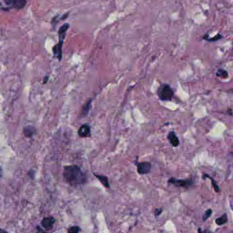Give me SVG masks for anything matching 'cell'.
<instances>
[{
    "mask_svg": "<svg viewBox=\"0 0 233 233\" xmlns=\"http://www.w3.org/2000/svg\"><path fill=\"white\" fill-rule=\"evenodd\" d=\"M80 228L79 226H72L68 230V233H79Z\"/></svg>",
    "mask_w": 233,
    "mask_h": 233,
    "instance_id": "obj_18",
    "label": "cell"
},
{
    "mask_svg": "<svg viewBox=\"0 0 233 233\" xmlns=\"http://www.w3.org/2000/svg\"><path fill=\"white\" fill-rule=\"evenodd\" d=\"M228 215H227L226 213H225L222 215L220 216V218L216 219L215 224L218 226H222L228 222Z\"/></svg>",
    "mask_w": 233,
    "mask_h": 233,
    "instance_id": "obj_12",
    "label": "cell"
},
{
    "mask_svg": "<svg viewBox=\"0 0 233 233\" xmlns=\"http://www.w3.org/2000/svg\"><path fill=\"white\" fill-rule=\"evenodd\" d=\"M212 213H213V210L211 209H207L206 211H205L203 216H202V221H207L208 219L210 218V216L211 215Z\"/></svg>",
    "mask_w": 233,
    "mask_h": 233,
    "instance_id": "obj_17",
    "label": "cell"
},
{
    "mask_svg": "<svg viewBox=\"0 0 233 233\" xmlns=\"http://www.w3.org/2000/svg\"><path fill=\"white\" fill-rule=\"evenodd\" d=\"M94 176L99 179V181L101 183V184L103 185L105 187L110 188L109 179H108L107 177L104 176V175H101V174H94Z\"/></svg>",
    "mask_w": 233,
    "mask_h": 233,
    "instance_id": "obj_10",
    "label": "cell"
},
{
    "mask_svg": "<svg viewBox=\"0 0 233 233\" xmlns=\"http://www.w3.org/2000/svg\"><path fill=\"white\" fill-rule=\"evenodd\" d=\"M198 233H202V231L201 228H199L198 229Z\"/></svg>",
    "mask_w": 233,
    "mask_h": 233,
    "instance_id": "obj_22",
    "label": "cell"
},
{
    "mask_svg": "<svg viewBox=\"0 0 233 233\" xmlns=\"http://www.w3.org/2000/svg\"><path fill=\"white\" fill-rule=\"evenodd\" d=\"M157 93L162 101H171L174 97V91L167 83L161 85Z\"/></svg>",
    "mask_w": 233,
    "mask_h": 233,
    "instance_id": "obj_3",
    "label": "cell"
},
{
    "mask_svg": "<svg viewBox=\"0 0 233 233\" xmlns=\"http://www.w3.org/2000/svg\"><path fill=\"white\" fill-rule=\"evenodd\" d=\"M162 211H163V209H162V208H160V209H155V217H158V216H159L162 213Z\"/></svg>",
    "mask_w": 233,
    "mask_h": 233,
    "instance_id": "obj_19",
    "label": "cell"
},
{
    "mask_svg": "<svg viewBox=\"0 0 233 233\" xmlns=\"http://www.w3.org/2000/svg\"><path fill=\"white\" fill-rule=\"evenodd\" d=\"M37 230H38L37 233H41V232H42V233H45V232H44L42 231V230H41L40 228H38Z\"/></svg>",
    "mask_w": 233,
    "mask_h": 233,
    "instance_id": "obj_20",
    "label": "cell"
},
{
    "mask_svg": "<svg viewBox=\"0 0 233 233\" xmlns=\"http://www.w3.org/2000/svg\"><path fill=\"white\" fill-rule=\"evenodd\" d=\"M169 184L173 185L174 186L176 187H184L188 189L189 187L192 186L193 185V181L191 179H178L174 178V177H171L169 179L168 181Z\"/></svg>",
    "mask_w": 233,
    "mask_h": 233,
    "instance_id": "obj_4",
    "label": "cell"
},
{
    "mask_svg": "<svg viewBox=\"0 0 233 233\" xmlns=\"http://www.w3.org/2000/svg\"><path fill=\"white\" fill-rule=\"evenodd\" d=\"M0 233H8V232H5V231H4V230H3V229L0 228Z\"/></svg>",
    "mask_w": 233,
    "mask_h": 233,
    "instance_id": "obj_21",
    "label": "cell"
},
{
    "mask_svg": "<svg viewBox=\"0 0 233 233\" xmlns=\"http://www.w3.org/2000/svg\"><path fill=\"white\" fill-rule=\"evenodd\" d=\"M35 133V128L32 126H26L23 129V134L27 138H31Z\"/></svg>",
    "mask_w": 233,
    "mask_h": 233,
    "instance_id": "obj_13",
    "label": "cell"
},
{
    "mask_svg": "<svg viewBox=\"0 0 233 233\" xmlns=\"http://www.w3.org/2000/svg\"><path fill=\"white\" fill-rule=\"evenodd\" d=\"M69 24L65 23L60 27L58 31V35H59V42L55 45L53 48V52H54V57H57L58 60L61 61L62 58V46L64 40L65 39L66 32L69 28Z\"/></svg>",
    "mask_w": 233,
    "mask_h": 233,
    "instance_id": "obj_2",
    "label": "cell"
},
{
    "mask_svg": "<svg viewBox=\"0 0 233 233\" xmlns=\"http://www.w3.org/2000/svg\"><path fill=\"white\" fill-rule=\"evenodd\" d=\"M78 134L81 138H88L91 136V130L89 125L83 124L78 130Z\"/></svg>",
    "mask_w": 233,
    "mask_h": 233,
    "instance_id": "obj_7",
    "label": "cell"
},
{
    "mask_svg": "<svg viewBox=\"0 0 233 233\" xmlns=\"http://www.w3.org/2000/svg\"><path fill=\"white\" fill-rule=\"evenodd\" d=\"M48 78H49V76H46V77L45 78V81H44V83H47V80H48Z\"/></svg>",
    "mask_w": 233,
    "mask_h": 233,
    "instance_id": "obj_23",
    "label": "cell"
},
{
    "mask_svg": "<svg viewBox=\"0 0 233 233\" xmlns=\"http://www.w3.org/2000/svg\"><path fill=\"white\" fill-rule=\"evenodd\" d=\"M1 168H0V177H1V175H2V174H1Z\"/></svg>",
    "mask_w": 233,
    "mask_h": 233,
    "instance_id": "obj_25",
    "label": "cell"
},
{
    "mask_svg": "<svg viewBox=\"0 0 233 233\" xmlns=\"http://www.w3.org/2000/svg\"><path fill=\"white\" fill-rule=\"evenodd\" d=\"M167 138L169 142L171 144V145L174 147H177L180 145V141L178 137H177L175 132L174 131H171L168 133L167 136Z\"/></svg>",
    "mask_w": 233,
    "mask_h": 233,
    "instance_id": "obj_8",
    "label": "cell"
},
{
    "mask_svg": "<svg viewBox=\"0 0 233 233\" xmlns=\"http://www.w3.org/2000/svg\"><path fill=\"white\" fill-rule=\"evenodd\" d=\"M205 178H209L210 181H211L212 185H213V188H214V190H215V192L218 193V192H220V187H219V185H217V182H216L211 177H210L209 174H204L203 176H202V179H204Z\"/></svg>",
    "mask_w": 233,
    "mask_h": 233,
    "instance_id": "obj_14",
    "label": "cell"
},
{
    "mask_svg": "<svg viewBox=\"0 0 233 233\" xmlns=\"http://www.w3.org/2000/svg\"><path fill=\"white\" fill-rule=\"evenodd\" d=\"M203 233H209V230H205L204 232Z\"/></svg>",
    "mask_w": 233,
    "mask_h": 233,
    "instance_id": "obj_24",
    "label": "cell"
},
{
    "mask_svg": "<svg viewBox=\"0 0 233 233\" xmlns=\"http://www.w3.org/2000/svg\"><path fill=\"white\" fill-rule=\"evenodd\" d=\"M91 106H92V100H90L86 102V104L84 105V106L82 107L81 116H86L90 111V110L91 109Z\"/></svg>",
    "mask_w": 233,
    "mask_h": 233,
    "instance_id": "obj_11",
    "label": "cell"
},
{
    "mask_svg": "<svg viewBox=\"0 0 233 233\" xmlns=\"http://www.w3.org/2000/svg\"><path fill=\"white\" fill-rule=\"evenodd\" d=\"M221 38H223V36L220 34H217V35H215V36L213 37V38H209V35L208 34H206L203 37L204 40H206L209 42H216L219 40H220V39H221Z\"/></svg>",
    "mask_w": 233,
    "mask_h": 233,
    "instance_id": "obj_15",
    "label": "cell"
},
{
    "mask_svg": "<svg viewBox=\"0 0 233 233\" xmlns=\"http://www.w3.org/2000/svg\"><path fill=\"white\" fill-rule=\"evenodd\" d=\"M63 176L65 181L73 186L83 185L87 181L86 174L77 165L64 166Z\"/></svg>",
    "mask_w": 233,
    "mask_h": 233,
    "instance_id": "obj_1",
    "label": "cell"
},
{
    "mask_svg": "<svg viewBox=\"0 0 233 233\" xmlns=\"http://www.w3.org/2000/svg\"><path fill=\"white\" fill-rule=\"evenodd\" d=\"M55 219L52 217L45 218L41 221V224L45 229H51L55 224Z\"/></svg>",
    "mask_w": 233,
    "mask_h": 233,
    "instance_id": "obj_9",
    "label": "cell"
},
{
    "mask_svg": "<svg viewBox=\"0 0 233 233\" xmlns=\"http://www.w3.org/2000/svg\"><path fill=\"white\" fill-rule=\"evenodd\" d=\"M152 165L148 162H142L137 164V171L140 174H146L151 173Z\"/></svg>",
    "mask_w": 233,
    "mask_h": 233,
    "instance_id": "obj_6",
    "label": "cell"
},
{
    "mask_svg": "<svg viewBox=\"0 0 233 233\" xmlns=\"http://www.w3.org/2000/svg\"><path fill=\"white\" fill-rule=\"evenodd\" d=\"M5 4L16 10H21L25 7L27 0H4Z\"/></svg>",
    "mask_w": 233,
    "mask_h": 233,
    "instance_id": "obj_5",
    "label": "cell"
},
{
    "mask_svg": "<svg viewBox=\"0 0 233 233\" xmlns=\"http://www.w3.org/2000/svg\"><path fill=\"white\" fill-rule=\"evenodd\" d=\"M216 75L218 77L222 78V79H226V78L228 77V72L224 70V69H218L217 73H216Z\"/></svg>",
    "mask_w": 233,
    "mask_h": 233,
    "instance_id": "obj_16",
    "label": "cell"
}]
</instances>
